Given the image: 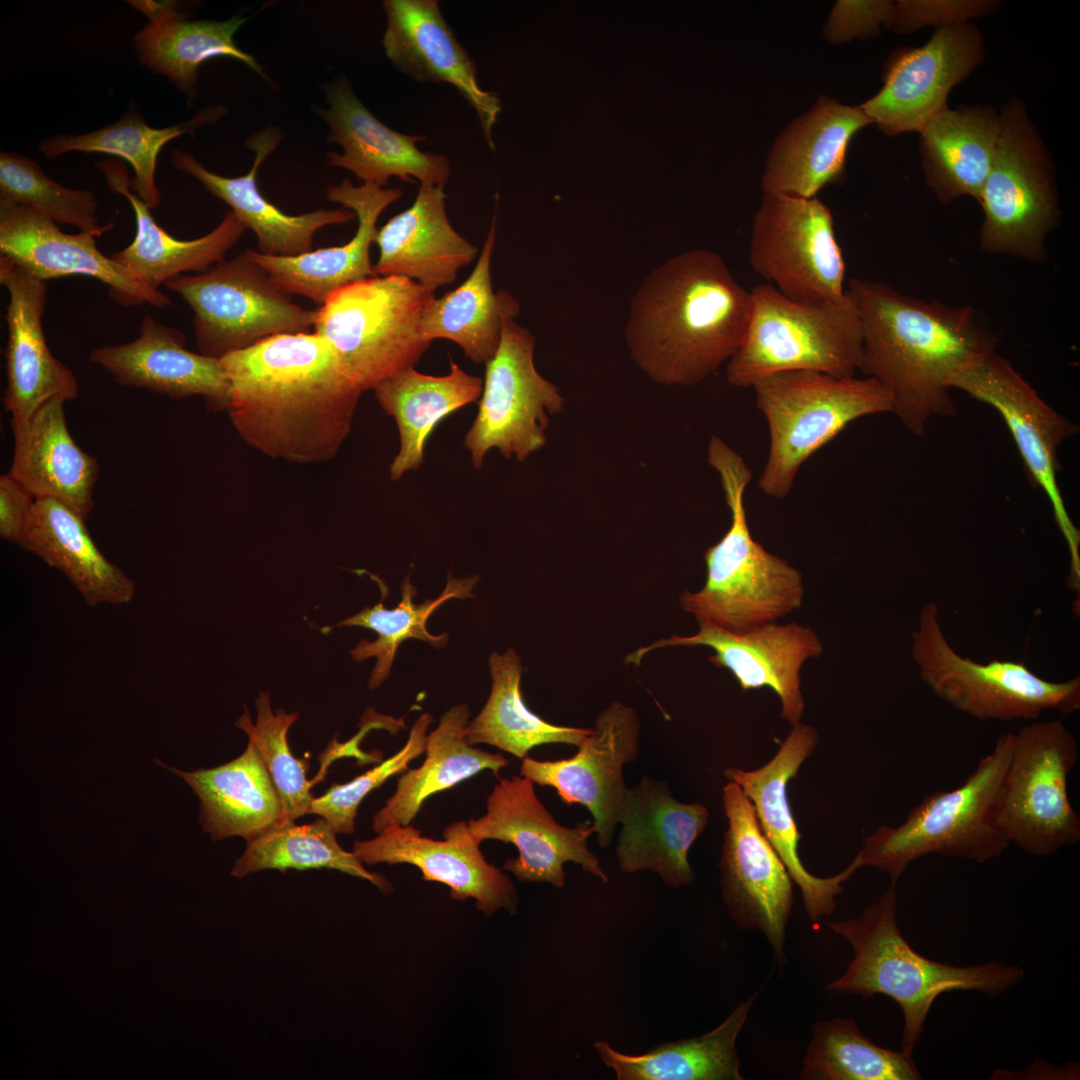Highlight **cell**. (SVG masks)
<instances>
[{
    "instance_id": "cell-1",
    "label": "cell",
    "mask_w": 1080,
    "mask_h": 1080,
    "mask_svg": "<svg viewBox=\"0 0 1080 1080\" xmlns=\"http://www.w3.org/2000/svg\"><path fill=\"white\" fill-rule=\"evenodd\" d=\"M226 412L240 437L274 459H332L350 433L361 392L316 333L268 337L220 358Z\"/></svg>"
},
{
    "instance_id": "cell-2",
    "label": "cell",
    "mask_w": 1080,
    "mask_h": 1080,
    "mask_svg": "<svg viewBox=\"0 0 1080 1080\" xmlns=\"http://www.w3.org/2000/svg\"><path fill=\"white\" fill-rule=\"evenodd\" d=\"M846 290L862 325L858 370L890 393L892 413L917 436L932 417L955 414L954 379L996 347L975 309L919 299L859 278Z\"/></svg>"
},
{
    "instance_id": "cell-3",
    "label": "cell",
    "mask_w": 1080,
    "mask_h": 1080,
    "mask_svg": "<svg viewBox=\"0 0 1080 1080\" xmlns=\"http://www.w3.org/2000/svg\"><path fill=\"white\" fill-rule=\"evenodd\" d=\"M752 295L724 259L691 249L666 259L631 300L625 339L632 360L654 382L692 386L736 353Z\"/></svg>"
},
{
    "instance_id": "cell-4",
    "label": "cell",
    "mask_w": 1080,
    "mask_h": 1080,
    "mask_svg": "<svg viewBox=\"0 0 1080 1080\" xmlns=\"http://www.w3.org/2000/svg\"><path fill=\"white\" fill-rule=\"evenodd\" d=\"M897 895L890 886L859 918L830 922L831 930L853 947L845 973L827 990L864 998L885 995L901 1008L904 1026L901 1050L912 1054L935 1000L943 993L972 990L997 997L1024 978L1017 965L998 961L955 966L915 951L896 921Z\"/></svg>"
},
{
    "instance_id": "cell-5",
    "label": "cell",
    "mask_w": 1080,
    "mask_h": 1080,
    "mask_svg": "<svg viewBox=\"0 0 1080 1080\" xmlns=\"http://www.w3.org/2000/svg\"><path fill=\"white\" fill-rule=\"evenodd\" d=\"M708 462L719 476L731 524L720 541L704 553V586L681 594L679 603L697 621L734 632L775 622L801 607L802 574L752 537L744 503L752 473L741 455L712 436Z\"/></svg>"
},
{
    "instance_id": "cell-6",
    "label": "cell",
    "mask_w": 1080,
    "mask_h": 1080,
    "mask_svg": "<svg viewBox=\"0 0 1080 1080\" xmlns=\"http://www.w3.org/2000/svg\"><path fill=\"white\" fill-rule=\"evenodd\" d=\"M1013 733L1001 735L958 787L928 794L896 827L879 826L864 838L854 859L860 868L885 871L892 886L908 865L936 854L985 863L1010 844L999 819L1003 778Z\"/></svg>"
},
{
    "instance_id": "cell-7",
    "label": "cell",
    "mask_w": 1080,
    "mask_h": 1080,
    "mask_svg": "<svg viewBox=\"0 0 1080 1080\" xmlns=\"http://www.w3.org/2000/svg\"><path fill=\"white\" fill-rule=\"evenodd\" d=\"M752 389L769 432L758 486L776 499L788 496L804 462L848 424L893 409L890 393L869 377L786 371L760 379Z\"/></svg>"
},
{
    "instance_id": "cell-8",
    "label": "cell",
    "mask_w": 1080,
    "mask_h": 1080,
    "mask_svg": "<svg viewBox=\"0 0 1080 1080\" xmlns=\"http://www.w3.org/2000/svg\"><path fill=\"white\" fill-rule=\"evenodd\" d=\"M751 295L744 340L726 366L730 385L752 388L766 376L799 370L855 376L862 325L848 291L842 300L822 304L791 300L769 283L757 285Z\"/></svg>"
},
{
    "instance_id": "cell-9",
    "label": "cell",
    "mask_w": 1080,
    "mask_h": 1080,
    "mask_svg": "<svg viewBox=\"0 0 1080 1080\" xmlns=\"http://www.w3.org/2000/svg\"><path fill=\"white\" fill-rule=\"evenodd\" d=\"M435 296L401 276H370L334 292L316 310L314 333L333 349L362 393L414 367L431 342L420 332L422 311Z\"/></svg>"
},
{
    "instance_id": "cell-10",
    "label": "cell",
    "mask_w": 1080,
    "mask_h": 1080,
    "mask_svg": "<svg viewBox=\"0 0 1080 1080\" xmlns=\"http://www.w3.org/2000/svg\"><path fill=\"white\" fill-rule=\"evenodd\" d=\"M911 654L934 695L977 720H1036L1044 711L1070 714L1080 709L1079 676L1048 681L1023 662L978 663L959 655L946 639L939 608L932 602L920 611Z\"/></svg>"
},
{
    "instance_id": "cell-11",
    "label": "cell",
    "mask_w": 1080,
    "mask_h": 1080,
    "mask_svg": "<svg viewBox=\"0 0 1080 1080\" xmlns=\"http://www.w3.org/2000/svg\"><path fill=\"white\" fill-rule=\"evenodd\" d=\"M1000 124L977 199L984 211L979 244L989 254L1044 262L1046 238L1060 217L1052 161L1019 100L1002 109Z\"/></svg>"
},
{
    "instance_id": "cell-12",
    "label": "cell",
    "mask_w": 1080,
    "mask_h": 1080,
    "mask_svg": "<svg viewBox=\"0 0 1080 1080\" xmlns=\"http://www.w3.org/2000/svg\"><path fill=\"white\" fill-rule=\"evenodd\" d=\"M193 311L199 353L220 359L275 335L307 333L316 310L291 301L270 274L244 251L204 272L165 283Z\"/></svg>"
},
{
    "instance_id": "cell-13",
    "label": "cell",
    "mask_w": 1080,
    "mask_h": 1080,
    "mask_svg": "<svg viewBox=\"0 0 1080 1080\" xmlns=\"http://www.w3.org/2000/svg\"><path fill=\"white\" fill-rule=\"evenodd\" d=\"M1078 743L1060 720L1035 721L1013 732L999 819L1010 843L1049 856L1080 841V817L1069 793Z\"/></svg>"
},
{
    "instance_id": "cell-14",
    "label": "cell",
    "mask_w": 1080,
    "mask_h": 1080,
    "mask_svg": "<svg viewBox=\"0 0 1080 1080\" xmlns=\"http://www.w3.org/2000/svg\"><path fill=\"white\" fill-rule=\"evenodd\" d=\"M749 262L782 295L797 302L832 303L847 294L833 216L816 197L764 193L752 224Z\"/></svg>"
},
{
    "instance_id": "cell-15",
    "label": "cell",
    "mask_w": 1080,
    "mask_h": 1080,
    "mask_svg": "<svg viewBox=\"0 0 1080 1080\" xmlns=\"http://www.w3.org/2000/svg\"><path fill=\"white\" fill-rule=\"evenodd\" d=\"M516 316H504L499 347L485 364L478 413L465 435L464 446L477 469L492 448L524 461L546 444L549 417L564 407L558 388L536 370L535 338L515 322Z\"/></svg>"
},
{
    "instance_id": "cell-16",
    "label": "cell",
    "mask_w": 1080,
    "mask_h": 1080,
    "mask_svg": "<svg viewBox=\"0 0 1080 1080\" xmlns=\"http://www.w3.org/2000/svg\"><path fill=\"white\" fill-rule=\"evenodd\" d=\"M972 398L993 407L1004 419L1026 467L1029 479L1048 497L1057 526L1069 552L1068 586L1080 591V532L1065 506L1057 483V452L1061 443L1078 432L1049 406L1004 357L996 352L970 367L953 381Z\"/></svg>"
},
{
    "instance_id": "cell-17",
    "label": "cell",
    "mask_w": 1080,
    "mask_h": 1080,
    "mask_svg": "<svg viewBox=\"0 0 1080 1080\" xmlns=\"http://www.w3.org/2000/svg\"><path fill=\"white\" fill-rule=\"evenodd\" d=\"M534 783L521 775L500 778L486 800V813L470 819L468 827L481 844L495 839L512 843L516 858H508L502 869L523 883L565 885L564 864L573 862L604 883L608 877L588 839L595 834L589 822L574 827L559 824L536 795Z\"/></svg>"
},
{
    "instance_id": "cell-18",
    "label": "cell",
    "mask_w": 1080,
    "mask_h": 1080,
    "mask_svg": "<svg viewBox=\"0 0 1080 1080\" xmlns=\"http://www.w3.org/2000/svg\"><path fill=\"white\" fill-rule=\"evenodd\" d=\"M722 802L728 822L719 858L724 902L741 929L765 934L777 962L783 965L794 882L737 783L729 781L723 787Z\"/></svg>"
},
{
    "instance_id": "cell-19",
    "label": "cell",
    "mask_w": 1080,
    "mask_h": 1080,
    "mask_svg": "<svg viewBox=\"0 0 1080 1080\" xmlns=\"http://www.w3.org/2000/svg\"><path fill=\"white\" fill-rule=\"evenodd\" d=\"M640 722L633 708L613 702L596 717L592 732L567 759H522L520 775L552 787L567 805L581 804L593 817L597 842L608 847L629 787L624 766L639 755Z\"/></svg>"
},
{
    "instance_id": "cell-20",
    "label": "cell",
    "mask_w": 1080,
    "mask_h": 1080,
    "mask_svg": "<svg viewBox=\"0 0 1080 1080\" xmlns=\"http://www.w3.org/2000/svg\"><path fill=\"white\" fill-rule=\"evenodd\" d=\"M699 630L690 636L672 635L630 653L625 662L639 664L649 652L681 646H706L714 651L709 661L728 669L743 691L770 688L781 702L780 716L791 725L801 722L804 698L800 671L824 647L809 627L795 622H768L734 632L708 621H698Z\"/></svg>"
},
{
    "instance_id": "cell-21",
    "label": "cell",
    "mask_w": 1080,
    "mask_h": 1080,
    "mask_svg": "<svg viewBox=\"0 0 1080 1080\" xmlns=\"http://www.w3.org/2000/svg\"><path fill=\"white\" fill-rule=\"evenodd\" d=\"M983 42L966 22L939 26L923 46L896 54L884 84L861 109L883 132L918 131L947 109L950 90L981 62Z\"/></svg>"
},
{
    "instance_id": "cell-22",
    "label": "cell",
    "mask_w": 1080,
    "mask_h": 1080,
    "mask_svg": "<svg viewBox=\"0 0 1080 1080\" xmlns=\"http://www.w3.org/2000/svg\"><path fill=\"white\" fill-rule=\"evenodd\" d=\"M352 852L366 865H413L425 882L448 886L453 900L474 899L486 917L502 909L511 915L517 911L515 885L503 869L485 859L465 821L448 824L443 840L425 837L411 824L392 825L372 839L355 841Z\"/></svg>"
},
{
    "instance_id": "cell-23",
    "label": "cell",
    "mask_w": 1080,
    "mask_h": 1080,
    "mask_svg": "<svg viewBox=\"0 0 1080 1080\" xmlns=\"http://www.w3.org/2000/svg\"><path fill=\"white\" fill-rule=\"evenodd\" d=\"M818 740L814 727L799 722L792 725L777 753L762 767L724 770L725 777L737 783L751 801L761 831L800 888L806 913L814 923L835 911L836 896L844 890L842 884L860 869L853 859L840 873L817 877L804 867L798 854L800 833L788 799V784L812 755Z\"/></svg>"
},
{
    "instance_id": "cell-24",
    "label": "cell",
    "mask_w": 1080,
    "mask_h": 1080,
    "mask_svg": "<svg viewBox=\"0 0 1080 1080\" xmlns=\"http://www.w3.org/2000/svg\"><path fill=\"white\" fill-rule=\"evenodd\" d=\"M327 108L316 113L329 127L327 142L343 153H327V164L351 171L364 183L384 187L390 177L420 185L445 186L450 176L447 156L421 151L424 136L397 132L379 121L357 98L349 82L340 76L323 86Z\"/></svg>"
},
{
    "instance_id": "cell-25",
    "label": "cell",
    "mask_w": 1080,
    "mask_h": 1080,
    "mask_svg": "<svg viewBox=\"0 0 1080 1080\" xmlns=\"http://www.w3.org/2000/svg\"><path fill=\"white\" fill-rule=\"evenodd\" d=\"M382 46L394 67L421 83L452 85L476 112L495 151L492 132L501 112L496 92L482 89L477 66L445 21L436 0H384Z\"/></svg>"
},
{
    "instance_id": "cell-26",
    "label": "cell",
    "mask_w": 1080,
    "mask_h": 1080,
    "mask_svg": "<svg viewBox=\"0 0 1080 1080\" xmlns=\"http://www.w3.org/2000/svg\"><path fill=\"white\" fill-rule=\"evenodd\" d=\"M95 236L68 234L39 211L0 201V253L35 278L82 275L108 286L112 298L125 306L150 304L163 308L170 298L141 283L130 271L96 245Z\"/></svg>"
},
{
    "instance_id": "cell-27",
    "label": "cell",
    "mask_w": 1080,
    "mask_h": 1080,
    "mask_svg": "<svg viewBox=\"0 0 1080 1080\" xmlns=\"http://www.w3.org/2000/svg\"><path fill=\"white\" fill-rule=\"evenodd\" d=\"M0 282L9 295L3 406L11 423H23L50 400L77 398L79 387L73 372L52 354L45 339L46 282L5 256L0 257Z\"/></svg>"
},
{
    "instance_id": "cell-28",
    "label": "cell",
    "mask_w": 1080,
    "mask_h": 1080,
    "mask_svg": "<svg viewBox=\"0 0 1080 1080\" xmlns=\"http://www.w3.org/2000/svg\"><path fill=\"white\" fill-rule=\"evenodd\" d=\"M708 820L704 804L680 802L665 781L644 776L629 787L620 815L615 848L620 869L652 871L672 888L690 885L695 874L688 853Z\"/></svg>"
},
{
    "instance_id": "cell-29",
    "label": "cell",
    "mask_w": 1080,
    "mask_h": 1080,
    "mask_svg": "<svg viewBox=\"0 0 1080 1080\" xmlns=\"http://www.w3.org/2000/svg\"><path fill=\"white\" fill-rule=\"evenodd\" d=\"M89 360L124 386L174 399L200 396L215 411L226 410L229 401L230 385L220 359L187 350L182 332L151 315L143 318L136 339L97 348Z\"/></svg>"
},
{
    "instance_id": "cell-30",
    "label": "cell",
    "mask_w": 1080,
    "mask_h": 1080,
    "mask_svg": "<svg viewBox=\"0 0 1080 1080\" xmlns=\"http://www.w3.org/2000/svg\"><path fill=\"white\" fill-rule=\"evenodd\" d=\"M326 195L330 201L354 212L358 219L357 231L349 242L289 257L245 250L284 291L305 296L319 305L339 289L373 276L370 247L378 233V218L401 198L402 191L371 183L354 186L344 179L340 184L330 186Z\"/></svg>"
},
{
    "instance_id": "cell-31",
    "label": "cell",
    "mask_w": 1080,
    "mask_h": 1080,
    "mask_svg": "<svg viewBox=\"0 0 1080 1080\" xmlns=\"http://www.w3.org/2000/svg\"><path fill=\"white\" fill-rule=\"evenodd\" d=\"M281 134L267 127L245 141L254 150L255 158L245 175L224 177L207 170L190 153L171 152L172 165L193 176L215 197L229 205L231 211L258 240L260 253L270 256H297L311 251L313 237L328 225L344 224L355 218L349 209H319L301 215H288L270 203L259 191L257 172L264 160L277 147Z\"/></svg>"
},
{
    "instance_id": "cell-32",
    "label": "cell",
    "mask_w": 1080,
    "mask_h": 1080,
    "mask_svg": "<svg viewBox=\"0 0 1080 1080\" xmlns=\"http://www.w3.org/2000/svg\"><path fill=\"white\" fill-rule=\"evenodd\" d=\"M872 124L860 106L820 97L779 135L763 175L764 193L813 198L842 178L846 152L855 133Z\"/></svg>"
},
{
    "instance_id": "cell-33",
    "label": "cell",
    "mask_w": 1080,
    "mask_h": 1080,
    "mask_svg": "<svg viewBox=\"0 0 1080 1080\" xmlns=\"http://www.w3.org/2000/svg\"><path fill=\"white\" fill-rule=\"evenodd\" d=\"M444 188L420 185L413 204L378 229L373 276H401L436 291L452 283L478 249L450 224Z\"/></svg>"
},
{
    "instance_id": "cell-34",
    "label": "cell",
    "mask_w": 1080,
    "mask_h": 1080,
    "mask_svg": "<svg viewBox=\"0 0 1080 1080\" xmlns=\"http://www.w3.org/2000/svg\"><path fill=\"white\" fill-rule=\"evenodd\" d=\"M64 403L50 400L29 420L11 423L14 449L9 472L35 499H54L86 520L94 508L99 464L72 438Z\"/></svg>"
},
{
    "instance_id": "cell-35",
    "label": "cell",
    "mask_w": 1080,
    "mask_h": 1080,
    "mask_svg": "<svg viewBox=\"0 0 1080 1080\" xmlns=\"http://www.w3.org/2000/svg\"><path fill=\"white\" fill-rule=\"evenodd\" d=\"M96 165L103 172L108 188L126 197L135 215L133 241L110 257L152 289L159 290L162 284L185 272H204L224 260L227 251L247 229L230 210L208 234L179 240L155 222L148 205L131 189V179L122 162L107 159Z\"/></svg>"
},
{
    "instance_id": "cell-36",
    "label": "cell",
    "mask_w": 1080,
    "mask_h": 1080,
    "mask_svg": "<svg viewBox=\"0 0 1080 1080\" xmlns=\"http://www.w3.org/2000/svg\"><path fill=\"white\" fill-rule=\"evenodd\" d=\"M200 800V822L214 840L240 836L247 842L286 822L272 777L253 742L223 765L194 771L171 769Z\"/></svg>"
},
{
    "instance_id": "cell-37",
    "label": "cell",
    "mask_w": 1080,
    "mask_h": 1080,
    "mask_svg": "<svg viewBox=\"0 0 1080 1080\" xmlns=\"http://www.w3.org/2000/svg\"><path fill=\"white\" fill-rule=\"evenodd\" d=\"M19 546L62 572L90 606L134 597V581L97 548L85 519L61 502L35 500Z\"/></svg>"
},
{
    "instance_id": "cell-38",
    "label": "cell",
    "mask_w": 1080,
    "mask_h": 1080,
    "mask_svg": "<svg viewBox=\"0 0 1080 1080\" xmlns=\"http://www.w3.org/2000/svg\"><path fill=\"white\" fill-rule=\"evenodd\" d=\"M469 716L465 703L454 705L442 714L438 726L427 736L424 762L400 775L395 792L374 815V832L392 825H410L432 795L485 770L497 775L508 765L504 755L467 742L465 730Z\"/></svg>"
},
{
    "instance_id": "cell-39",
    "label": "cell",
    "mask_w": 1080,
    "mask_h": 1080,
    "mask_svg": "<svg viewBox=\"0 0 1080 1080\" xmlns=\"http://www.w3.org/2000/svg\"><path fill=\"white\" fill-rule=\"evenodd\" d=\"M483 380L470 375L450 359V372L432 376L414 367L380 383L374 393L381 408L397 424L400 450L389 471L392 480L417 470L424 461L425 444L438 423L482 394Z\"/></svg>"
},
{
    "instance_id": "cell-40",
    "label": "cell",
    "mask_w": 1080,
    "mask_h": 1080,
    "mask_svg": "<svg viewBox=\"0 0 1080 1080\" xmlns=\"http://www.w3.org/2000/svg\"><path fill=\"white\" fill-rule=\"evenodd\" d=\"M992 108H949L920 131L926 182L947 203L961 196L978 199L989 174L1000 134Z\"/></svg>"
},
{
    "instance_id": "cell-41",
    "label": "cell",
    "mask_w": 1080,
    "mask_h": 1080,
    "mask_svg": "<svg viewBox=\"0 0 1080 1080\" xmlns=\"http://www.w3.org/2000/svg\"><path fill=\"white\" fill-rule=\"evenodd\" d=\"M495 242L494 215L469 277L442 297H432L420 319V332L426 341L450 340L476 364H486L494 357L501 341L504 316L508 313L517 315L520 310L510 293L493 292L490 265Z\"/></svg>"
},
{
    "instance_id": "cell-42",
    "label": "cell",
    "mask_w": 1080,
    "mask_h": 1080,
    "mask_svg": "<svg viewBox=\"0 0 1080 1080\" xmlns=\"http://www.w3.org/2000/svg\"><path fill=\"white\" fill-rule=\"evenodd\" d=\"M757 994L698 1037L662 1043L640 1055L623 1054L605 1041L594 1048L618 1080H742L736 1040Z\"/></svg>"
},
{
    "instance_id": "cell-43",
    "label": "cell",
    "mask_w": 1080,
    "mask_h": 1080,
    "mask_svg": "<svg viewBox=\"0 0 1080 1080\" xmlns=\"http://www.w3.org/2000/svg\"><path fill=\"white\" fill-rule=\"evenodd\" d=\"M490 695L478 715L468 723L465 738L471 745L488 744L524 759L542 744L579 746L592 728L559 726L529 710L521 693L522 664L514 648L489 657Z\"/></svg>"
},
{
    "instance_id": "cell-44",
    "label": "cell",
    "mask_w": 1080,
    "mask_h": 1080,
    "mask_svg": "<svg viewBox=\"0 0 1080 1080\" xmlns=\"http://www.w3.org/2000/svg\"><path fill=\"white\" fill-rule=\"evenodd\" d=\"M246 22L235 15L225 21L187 20L186 15L150 22L134 38L143 65L164 75L189 98L197 88L202 63L230 57L249 66L265 80L269 77L256 58L241 50L234 34Z\"/></svg>"
},
{
    "instance_id": "cell-45",
    "label": "cell",
    "mask_w": 1080,
    "mask_h": 1080,
    "mask_svg": "<svg viewBox=\"0 0 1080 1080\" xmlns=\"http://www.w3.org/2000/svg\"><path fill=\"white\" fill-rule=\"evenodd\" d=\"M224 112V107L206 108L188 122L165 128L150 127L141 117L130 113L115 123L90 133L46 138L39 142V149L47 158H56L73 151L99 152L123 158L135 172V177L130 182L131 189L153 209L159 205L161 199L155 180L161 149L171 140L217 121Z\"/></svg>"
},
{
    "instance_id": "cell-46",
    "label": "cell",
    "mask_w": 1080,
    "mask_h": 1080,
    "mask_svg": "<svg viewBox=\"0 0 1080 1080\" xmlns=\"http://www.w3.org/2000/svg\"><path fill=\"white\" fill-rule=\"evenodd\" d=\"M478 581L477 575L455 578L449 573L445 588L438 597L415 604L413 598L417 595V590L411 584L410 576L407 575L401 583V601L395 608L387 609L383 601H380L377 605L368 606L328 629L340 626H360L377 633L376 640L362 639L351 650V656L357 662L372 657L377 659L368 681L369 689H375L389 676L396 652L404 641L411 638L418 639L437 649L447 644L448 634H430L426 628L427 620L439 606L450 599L474 597L473 589Z\"/></svg>"
},
{
    "instance_id": "cell-47",
    "label": "cell",
    "mask_w": 1080,
    "mask_h": 1080,
    "mask_svg": "<svg viewBox=\"0 0 1080 1080\" xmlns=\"http://www.w3.org/2000/svg\"><path fill=\"white\" fill-rule=\"evenodd\" d=\"M333 869L371 882L381 892L393 890L384 875L371 872L351 851L337 842L336 833L322 817L312 823L285 822L247 842L231 875L242 878L265 869Z\"/></svg>"
},
{
    "instance_id": "cell-48",
    "label": "cell",
    "mask_w": 1080,
    "mask_h": 1080,
    "mask_svg": "<svg viewBox=\"0 0 1080 1080\" xmlns=\"http://www.w3.org/2000/svg\"><path fill=\"white\" fill-rule=\"evenodd\" d=\"M808 1080H920L912 1054L880 1047L852 1019L816 1022L799 1074Z\"/></svg>"
},
{
    "instance_id": "cell-49",
    "label": "cell",
    "mask_w": 1080,
    "mask_h": 1080,
    "mask_svg": "<svg viewBox=\"0 0 1080 1080\" xmlns=\"http://www.w3.org/2000/svg\"><path fill=\"white\" fill-rule=\"evenodd\" d=\"M0 201L31 207L56 223L72 225L100 237L113 227L100 225L97 201L88 190L71 189L50 179L32 159L0 153Z\"/></svg>"
},
{
    "instance_id": "cell-50",
    "label": "cell",
    "mask_w": 1080,
    "mask_h": 1080,
    "mask_svg": "<svg viewBox=\"0 0 1080 1080\" xmlns=\"http://www.w3.org/2000/svg\"><path fill=\"white\" fill-rule=\"evenodd\" d=\"M256 708L255 724L251 722L245 707V712L235 725L257 747L279 793L286 822H295L297 818L309 814L314 799L310 792L311 783L305 775L309 764L293 756L287 740L288 730L298 714L286 713L282 709L274 713L269 694L264 692L256 699Z\"/></svg>"
},
{
    "instance_id": "cell-51",
    "label": "cell",
    "mask_w": 1080,
    "mask_h": 1080,
    "mask_svg": "<svg viewBox=\"0 0 1080 1080\" xmlns=\"http://www.w3.org/2000/svg\"><path fill=\"white\" fill-rule=\"evenodd\" d=\"M432 721L431 714H421L398 752L347 783L331 785L323 795L314 797L309 814L324 818L336 835L353 834L357 810L363 799L391 776L405 772L413 760L425 753L427 731Z\"/></svg>"
},
{
    "instance_id": "cell-52",
    "label": "cell",
    "mask_w": 1080,
    "mask_h": 1080,
    "mask_svg": "<svg viewBox=\"0 0 1080 1080\" xmlns=\"http://www.w3.org/2000/svg\"><path fill=\"white\" fill-rule=\"evenodd\" d=\"M993 1H897L887 26L908 33L923 25H947L987 14Z\"/></svg>"
},
{
    "instance_id": "cell-53",
    "label": "cell",
    "mask_w": 1080,
    "mask_h": 1080,
    "mask_svg": "<svg viewBox=\"0 0 1080 1080\" xmlns=\"http://www.w3.org/2000/svg\"><path fill=\"white\" fill-rule=\"evenodd\" d=\"M894 3L891 1H844L835 3L824 29L831 43L875 34L880 24L887 25Z\"/></svg>"
},
{
    "instance_id": "cell-54",
    "label": "cell",
    "mask_w": 1080,
    "mask_h": 1080,
    "mask_svg": "<svg viewBox=\"0 0 1080 1080\" xmlns=\"http://www.w3.org/2000/svg\"><path fill=\"white\" fill-rule=\"evenodd\" d=\"M35 497L10 472L0 476V536L20 544L31 515Z\"/></svg>"
},
{
    "instance_id": "cell-55",
    "label": "cell",
    "mask_w": 1080,
    "mask_h": 1080,
    "mask_svg": "<svg viewBox=\"0 0 1080 1080\" xmlns=\"http://www.w3.org/2000/svg\"><path fill=\"white\" fill-rule=\"evenodd\" d=\"M135 9L147 16L150 22L163 21L186 15L179 10V4L172 1H128Z\"/></svg>"
}]
</instances>
